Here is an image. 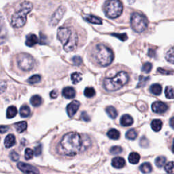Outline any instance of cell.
<instances>
[{
  "instance_id": "836d02e7",
  "label": "cell",
  "mask_w": 174,
  "mask_h": 174,
  "mask_svg": "<svg viewBox=\"0 0 174 174\" xmlns=\"http://www.w3.org/2000/svg\"><path fill=\"white\" fill-rule=\"evenodd\" d=\"M84 94L87 97H93L95 95V91L93 87H87L85 88Z\"/></svg>"
},
{
  "instance_id": "ab89813d",
  "label": "cell",
  "mask_w": 174,
  "mask_h": 174,
  "mask_svg": "<svg viewBox=\"0 0 174 174\" xmlns=\"http://www.w3.org/2000/svg\"><path fill=\"white\" fill-rule=\"evenodd\" d=\"M152 67H153V65H152V63H150L149 62L145 63L143 65V66H142L141 71L145 72V73H149L151 71Z\"/></svg>"
},
{
  "instance_id": "f5cc1de1",
  "label": "cell",
  "mask_w": 174,
  "mask_h": 174,
  "mask_svg": "<svg viewBox=\"0 0 174 174\" xmlns=\"http://www.w3.org/2000/svg\"><path fill=\"white\" fill-rule=\"evenodd\" d=\"M127 1L129 3V4H133V3L135 2V0H127Z\"/></svg>"
},
{
  "instance_id": "ffe728a7",
  "label": "cell",
  "mask_w": 174,
  "mask_h": 174,
  "mask_svg": "<svg viewBox=\"0 0 174 174\" xmlns=\"http://www.w3.org/2000/svg\"><path fill=\"white\" fill-rule=\"evenodd\" d=\"M31 104L33 107H39L41 106V104L42 103V99L38 95H33V97H31L30 99Z\"/></svg>"
},
{
  "instance_id": "484cf974",
  "label": "cell",
  "mask_w": 174,
  "mask_h": 174,
  "mask_svg": "<svg viewBox=\"0 0 174 174\" xmlns=\"http://www.w3.org/2000/svg\"><path fill=\"white\" fill-rule=\"evenodd\" d=\"M106 110L107 115L112 119H115L117 116H118V112H117V110H116L115 107H114L113 106L107 107Z\"/></svg>"
},
{
  "instance_id": "4316f807",
  "label": "cell",
  "mask_w": 174,
  "mask_h": 174,
  "mask_svg": "<svg viewBox=\"0 0 174 174\" xmlns=\"http://www.w3.org/2000/svg\"><path fill=\"white\" fill-rule=\"evenodd\" d=\"M140 160V154L137 153H131L129 155V161L132 164H137Z\"/></svg>"
},
{
  "instance_id": "3957f363",
  "label": "cell",
  "mask_w": 174,
  "mask_h": 174,
  "mask_svg": "<svg viewBox=\"0 0 174 174\" xmlns=\"http://www.w3.org/2000/svg\"><path fill=\"white\" fill-rule=\"evenodd\" d=\"M33 8V4L30 2H23L20 5L19 8L16 11L12 17L11 24L15 28L24 26L27 21V16Z\"/></svg>"
},
{
  "instance_id": "ee69618b",
  "label": "cell",
  "mask_w": 174,
  "mask_h": 174,
  "mask_svg": "<svg viewBox=\"0 0 174 174\" xmlns=\"http://www.w3.org/2000/svg\"><path fill=\"white\" fill-rule=\"evenodd\" d=\"M113 36H115L116 37H118V39L121 40V41H125L126 39H127V36L125 33H122V34H118V33H113L112 34Z\"/></svg>"
},
{
  "instance_id": "4fadbf2b",
  "label": "cell",
  "mask_w": 174,
  "mask_h": 174,
  "mask_svg": "<svg viewBox=\"0 0 174 174\" xmlns=\"http://www.w3.org/2000/svg\"><path fill=\"white\" fill-rule=\"evenodd\" d=\"M62 95L66 99H73L75 96V91L72 87H67L63 89Z\"/></svg>"
},
{
  "instance_id": "30bf717a",
  "label": "cell",
  "mask_w": 174,
  "mask_h": 174,
  "mask_svg": "<svg viewBox=\"0 0 174 174\" xmlns=\"http://www.w3.org/2000/svg\"><path fill=\"white\" fill-rule=\"evenodd\" d=\"M18 168L22 172L25 174H39V170L31 164L25 163H18L17 164Z\"/></svg>"
},
{
  "instance_id": "d4e9b609",
  "label": "cell",
  "mask_w": 174,
  "mask_h": 174,
  "mask_svg": "<svg viewBox=\"0 0 174 174\" xmlns=\"http://www.w3.org/2000/svg\"><path fill=\"white\" fill-rule=\"evenodd\" d=\"M107 136H108L109 138L112 139V140H118L120 137V132L116 129H110V130L107 132Z\"/></svg>"
},
{
  "instance_id": "74e56055",
  "label": "cell",
  "mask_w": 174,
  "mask_h": 174,
  "mask_svg": "<svg viewBox=\"0 0 174 174\" xmlns=\"http://www.w3.org/2000/svg\"><path fill=\"white\" fill-rule=\"evenodd\" d=\"M157 72H159L160 74H163V75H173L174 74V71L169 70V69H165L164 68H158Z\"/></svg>"
},
{
  "instance_id": "7c38bea8",
  "label": "cell",
  "mask_w": 174,
  "mask_h": 174,
  "mask_svg": "<svg viewBox=\"0 0 174 174\" xmlns=\"http://www.w3.org/2000/svg\"><path fill=\"white\" fill-rule=\"evenodd\" d=\"M80 103L78 101H73L70 103L68 104L66 110H67L69 117H72L75 114V113L77 112L79 107H80Z\"/></svg>"
},
{
  "instance_id": "f546056e",
  "label": "cell",
  "mask_w": 174,
  "mask_h": 174,
  "mask_svg": "<svg viewBox=\"0 0 174 174\" xmlns=\"http://www.w3.org/2000/svg\"><path fill=\"white\" fill-rule=\"evenodd\" d=\"M140 170L143 173H149L153 170V167L150 163H144L140 166Z\"/></svg>"
},
{
  "instance_id": "f6af8a7d",
  "label": "cell",
  "mask_w": 174,
  "mask_h": 174,
  "mask_svg": "<svg viewBox=\"0 0 174 174\" xmlns=\"http://www.w3.org/2000/svg\"><path fill=\"white\" fill-rule=\"evenodd\" d=\"M10 157L11 158V159L13 161H17L18 159H19V158H20L19 154H18L17 153V152H15V151L11 152V153L10 154Z\"/></svg>"
},
{
  "instance_id": "f1b7e54d",
  "label": "cell",
  "mask_w": 174,
  "mask_h": 174,
  "mask_svg": "<svg viewBox=\"0 0 174 174\" xmlns=\"http://www.w3.org/2000/svg\"><path fill=\"white\" fill-rule=\"evenodd\" d=\"M71 79H72V82L73 84H77L82 80V74L79 72L73 73L71 75Z\"/></svg>"
},
{
  "instance_id": "f907efd6",
  "label": "cell",
  "mask_w": 174,
  "mask_h": 174,
  "mask_svg": "<svg viewBox=\"0 0 174 174\" xmlns=\"http://www.w3.org/2000/svg\"><path fill=\"white\" fill-rule=\"evenodd\" d=\"M50 97L52 98V99H55V98H56L58 96V91L56 90H53L52 91L50 92Z\"/></svg>"
},
{
  "instance_id": "7402d4cb",
  "label": "cell",
  "mask_w": 174,
  "mask_h": 174,
  "mask_svg": "<svg viewBox=\"0 0 174 174\" xmlns=\"http://www.w3.org/2000/svg\"><path fill=\"white\" fill-rule=\"evenodd\" d=\"M150 92L155 95H159L162 93V87L159 84H154L150 88Z\"/></svg>"
},
{
  "instance_id": "d590c367",
  "label": "cell",
  "mask_w": 174,
  "mask_h": 174,
  "mask_svg": "<svg viewBox=\"0 0 174 174\" xmlns=\"http://www.w3.org/2000/svg\"><path fill=\"white\" fill-rule=\"evenodd\" d=\"M34 154V152L31 148H27L25 152V158L26 160H29L32 159Z\"/></svg>"
},
{
  "instance_id": "db71d44e",
  "label": "cell",
  "mask_w": 174,
  "mask_h": 174,
  "mask_svg": "<svg viewBox=\"0 0 174 174\" xmlns=\"http://www.w3.org/2000/svg\"><path fill=\"white\" fill-rule=\"evenodd\" d=\"M172 151H173V153H174V140H173V146H172Z\"/></svg>"
},
{
  "instance_id": "e575fe53",
  "label": "cell",
  "mask_w": 174,
  "mask_h": 174,
  "mask_svg": "<svg viewBox=\"0 0 174 174\" xmlns=\"http://www.w3.org/2000/svg\"><path fill=\"white\" fill-rule=\"evenodd\" d=\"M40 80H41V76L40 75H33L28 79L27 82L31 84H33L38 83Z\"/></svg>"
},
{
  "instance_id": "ac0fdd59",
  "label": "cell",
  "mask_w": 174,
  "mask_h": 174,
  "mask_svg": "<svg viewBox=\"0 0 174 174\" xmlns=\"http://www.w3.org/2000/svg\"><path fill=\"white\" fill-rule=\"evenodd\" d=\"M85 20L93 24H96V25H102V21L101 18H98L97 17H95L93 15H88L86 14L84 16Z\"/></svg>"
},
{
  "instance_id": "1f68e13d",
  "label": "cell",
  "mask_w": 174,
  "mask_h": 174,
  "mask_svg": "<svg viewBox=\"0 0 174 174\" xmlns=\"http://www.w3.org/2000/svg\"><path fill=\"white\" fill-rule=\"evenodd\" d=\"M166 161H167V159L165 157H163V156H160V157H158L156 159V160H155V164H156V165L158 167H163V165L165 164Z\"/></svg>"
},
{
  "instance_id": "f35d334b",
  "label": "cell",
  "mask_w": 174,
  "mask_h": 174,
  "mask_svg": "<svg viewBox=\"0 0 174 174\" xmlns=\"http://www.w3.org/2000/svg\"><path fill=\"white\" fill-rule=\"evenodd\" d=\"M149 79H150V77L140 76V82H139L138 85H137V88L144 87L145 84L147 83V82L149 80Z\"/></svg>"
},
{
  "instance_id": "d6a6232c",
  "label": "cell",
  "mask_w": 174,
  "mask_h": 174,
  "mask_svg": "<svg viewBox=\"0 0 174 174\" xmlns=\"http://www.w3.org/2000/svg\"><path fill=\"white\" fill-rule=\"evenodd\" d=\"M164 94L168 99H174V89L172 87H167L165 88Z\"/></svg>"
},
{
  "instance_id": "8fae6325",
  "label": "cell",
  "mask_w": 174,
  "mask_h": 174,
  "mask_svg": "<svg viewBox=\"0 0 174 174\" xmlns=\"http://www.w3.org/2000/svg\"><path fill=\"white\" fill-rule=\"evenodd\" d=\"M152 110L155 113L163 114L168 110V106L162 102H155L152 105Z\"/></svg>"
},
{
  "instance_id": "5b68a950",
  "label": "cell",
  "mask_w": 174,
  "mask_h": 174,
  "mask_svg": "<svg viewBox=\"0 0 174 174\" xmlns=\"http://www.w3.org/2000/svg\"><path fill=\"white\" fill-rule=\"evenodd\" d=\"M128 81L127 73L121 72L114 77L105 79L103 81V87L107 91H116L124 87Z\"/></svg>"
},
{
  "instance_id": "5bb4252c",
  "label": "cell",
  "mask_w": 174,
  "mask_h": 174,
  "mask_svg": "<svg viewBox=\"0 0 174 174\" xmlns=\"http://www.w3.org/2000/svg\"><path fill=\"white\" fill-rule=\"evenodd\" d=\"M112 166L116 169H121L125 165V160L122 157H117L114 158L112 160Z\"/></svg>"
},
{
  "instance_id": "bcb514c9",
  "label": "cell",
  "mask_w": 174,
  "mask_h": 174,
  "mask_svg": "<svg viewBox=\"0 0 174 174\" xmlns=\"http://www.w3.org/2000/svg\"><path fill=\"white\" fill-rule=\"evenodd\" d=\"M42 145H37V146L35 148V150H34V154L36 155V157H38L42 153Z\"/></svg>"
},
{
  "instance_id": "8d00e7d4",
  "label": "cell",
  "mask_w": 174,
  "mask_h": 174,
  "mask_svg": "<svg viewBox=\"0 0 174 174\" xmlns=\"http://www.w3.org/2000/svg\"><path fill=\"white\" fill-rule=\"evenodd\" d=\"M110 153L112 154H118L121 153L122 152V148L121 146H118V145H116V146H113L110 149Z\"/></svg>"
},
{
  "instance_id": "83f0119b",
  "label": "cell",
  "mask_w": 174,
  "mask_h": 174,
  "mask_svg": "<svg viewBox=\"0 0 174 174\" xmlns=\"http://www.w3.org/2000/svg\"><path fill=\"white\" fill-rule=\"evenodd\" d=\"M165 58L167 61L174 64V46L169 49L165 55Z\"/></svg>"
},
{
  "instance_id": "603a6c76",
  "label": "cell",
  "mask_w": 174,
  "mask_h": 174,
  "mask_svg": "<svg viewBox=\"0 0 174 174\" xmlns=\"http://www.w3.org/2000/svg\"><path fill=\"white\" fill-rule=\"evenodd\" d=\"M17 109L15 106H10L7 109V112H6V117L8 118H12L16 116L17 114Z\"/></svg>"
},
{
  "instance_id": "8992f818",
  "label": "cell",
  "mask_w": 174,
  "mask_h": 174,
  "mask_svg": "<svg viewBox=\"0 0 174 174\" xmlns=\"http://www.w3.org/2000/svg\"><path fill=\"white\" fill-rule=\"evenodd\" d=\"M122 4L120 0H107L104 6L106 15L110 18H118L122 14Z\"/></svg>"
},
{
  "instance_id": "e0dca14e",
  "label": "cell",
  "mask_w": 174,
  "mask_h": 174,
  "mask_svg": "<svg viewBox=\"0 0 174 174\" xmlns=\"http://www.w3.org/2000/svg\"><path fill=\"white\" fill-rule=\"evenodd\" d=\"M15 143H16V138L14 135L9 134L6 136V137L4 140V145L6 148H11L13 146Z\"/></svg>"
},
{
  "instance_id": "b9f144b4",
  "label": "cell",
  "mask_w": 174,
  "mask_h": 174,
  "mask_svg": "<svg viewBox=\"0 0 174 174\" xmlns=\"http://www.w3.org/2000/svg\"><path fill=\"white\" fill-rule=\"evenodd\" d=\"M174 169V163L173 162H169L168 163L165 164L164 165V170L167 173H172Z\"/></svg>"
},
{
  "instance_id": "6da1fadb",
  "label": "cell",
  "mask_w": 174,
  "mask_h": 174,
  "mask_svg": "<svg viewBox=\"0 0 174 174\" xmlns=\"http://www.w3.org/2000/svg\"><path fill=\"white\" fill-rule=\"evenodd\" d=\"M82 139L80 135L76 132H70L65 135L57 147L58 153L67 157L76 155L82 147Z\"/></svg>"
},
{
  "instance_id": "277c9868",
  "label": "cell",
  "mask_w": 174,
  "mask_h": 174,
  "mask_svg": "<svg viewBox=\"0 0 174 174\" xmlns=\"http://www.w3.org/2000/svg\"><path fill=\"white\" fill-rule=\"evenodd\" d=\"M93 55L95 61L103 67L108 66L114 60V54L112 50L103 44H98L95 46Z\"/></svg>"
},
{
  "instance_id": "9c48e42d",
  "label": "cell",
  "mask_w": 174,
  "mask_h": 174,
  "mask_svg": "<svg viewBox=\"0 0 174 174\" xmlns=\"http://www.w3.org/2000/svg\"><path fill=\"white\" fill-rule=\"evenodd\" d=\"M66 12V8L65 6H60V7L55 11V13L53 14L52 17L50 19V24L52 25V26H56L57 25L59 21L61 20V18H63L64 14Z\"/></svg>"
},
{
  "instance_id": "c3c4849f",
  "label": "cell",
  "mask_w": 174,
  "mask_h": 174,
  "mask_svg": "<svg viewBox=\"0 0 174 174\" xmlns=\"http://www.w3.org/2000/svg\"><path fill=\"white\" fill-rule=\"evenodd\" d=\"M6 87H7V85H6L5 82H0V93L4 92L5 90L6 89Z\"/></svg>"
},
{
  "instance_id": "816d5d0a",
  "label": "cell",
  "mask_w": 174,
  "mask_h": 174,
  "mask_svg": "<svg viewBox=\"0 0 174 174\" xmlns=\"http://www.w3.org/2000/svg\"><path fill=\"white\" fill-rule=\"evenodd\" d=\"M169 124H170L171 127L173 128L174 129V117H172V118L170 119Z\"/></svg>"
},
{
  "instance_id": "2e32d148",
  "label": "cell",
  "mask_w": 174,
  "mask_h": 174,
  "mask_svg": "<svg viewBox=\"0 0 174 174\" xmlns=\"http://www.w3.org/2000/svg\"><path fill=\"white\" fill-rule=\"evenodd\" d=\"M121 125L123 126H129L133 125V119L132 117L129 114H125L123 115L121 118Z\"/></svg>"
},
{
  "instance_id": "9a60e30c",
  "label": "cell",
  "mask_w": 174,
  "mask_h": 174,
  "mask_svg": "<svg viewBox=\"0 0 174 174\" xmlns=\"http://www.w3.org/2000/svg\"><path fill=\"white\" fill-rule=\"evenodd\" d=\"M38 38L35 34H29L26 37V42L25 44L29 47H33L38 43Z\"/></svg>"
},
{
  "instance_id": "7bdbcfd3",
  "label": "cell",
  "mask_w": 174,
  "mask_h": 174,
  "mask_svg": "<svg viewBox=\"0 0 174 174\" xmlns=\"http://www.w3.org/2000/svg\"><path fill=\"white\" fill-rule=\"evenodd\" d=\"M72 62H73V64H74V65L79 66V65H80L82 64V59H81L80 56H74L72 59Z\"/></svg>"
},
{
  "instance_id": "681fc988",
  "label": "cell",
  "mask_w": 174,
  "mask_h": 174,
  "mask_svg": "<svg viewBox=\"0 0 174 174\" xmlns=\"http://www.w3.org/2000/svg\"><path fill=\"white\" fill-rule=\"evenodd\" d=\"M9 130V126L6 125L0 126V133H5Z\"/></svg>"
},
{
  "instance_id": "ba28073f",
  "label": "cell",
  "mask_w": 174,
  "mask_h": 174,
  "mask_svg": "<svg viewBox=\"0 0 174 174\" xmlns=\"http://www.w3.org/2000/svg\"><path fill=\"white\" fill-rule=\"evenodd\" d=\"M18 67L23 71H29L35 65V60L32 56L27 53H21L17 57Z\"/></svg>"
},
{
  "instance_id": "7a4b0ae2",
  "label": "cell",
  "mask_w": 174,
  "mask_h": 174,
  "mask_svg": "<svg viewBox=\"0 0 174 174\" xmlns=\"http://www.w3.org/2000/svg\"><path fill=\"white\" fill-rule=\"evenodd\" d=\"M57 38L63 45L66 52H71L76 48L78 37L76 33L69 27H59L57 31Z\"/></svg>"
},
{
  "instance_id": "cb8c5ba5",
  "label": "cell",
  "mask_w": 174,
  "mask_h": 174,
  "mask_svg": "<svg viewBox=\"0 0 174 174\" xmlns=\"http://www.w3.org/2000/svg\"><path fill=\"white\" fill-rule=\"evenodd\" d=\"M31 114V110L29 107L26 105L21 106L20 108V115L22 118H27Z\"/></svg>"
},
{
  "instance_id": "d6986e66",
  "label": "cell",
  "mask_w": 174,
  "mask_h": 174,
  "mask_svg": "<svg viewBox=\"0 0 174 174\" xmlns=\"http://www.w3.org/2000/svg\"><path fill=\"white\" fill-rule=\"evenodd\" d=\"M163 126V122L159 119H154L151 122V127L155 132L160 131Z\"/></svg>"
},
{
  "instance_id": "52a82bcc",
  "label": "cell",
  "mask_w": 174,
  "mask_h": 174,
  "mask_svg": "<svg viewBox=\"0 0 174 174\" xmlns=\"http://www.w3.org/2000/svg\"><path fill=\"white\" fill-rule=\"evenodd\" d=\"M131 25L135 32H143L148 27L147 18L142 14L133 13L131 17Z\"/></svg>"
},
{
  "instance_id": "60d3db41",
  "label": "cell",
  "mask_w": 174,
  "mask_h": 174,
  "mask_svg": "<svg viewBox=\"0 0 174 174\" xmlns=\"http://www.w3.org/2000/svg\"><path fill=\"white\" fill-rule=\"evenodd\" d=\"M6 40V31L0 27V45L4 44Z\"/></svg>"
},
{
  "instance_id": "7dc6e473",
  "label": "cell",
  "mask_w": 174,
  "mask_h": 174,
  "mask_svg": "<svg viewBox=\"0 0 174 174\" xmlns=\"http://www.w3.org/2000/svg\"><path fill=\"white\" fill-rule=\"evenodd\" d=\"M81 118L84 121L88 122L90 121V117L88 115V114L86 112H82L81 114Z\"/></svg>"
},
{
  "instance_id": "44dd1931",
  "label": "cell",
  "mask_w": 174,
  "mask_h": 174,
  "mask_svg": "<svg viewBox=\"0 0 174 174\" xmlns=\"http://www.w3.org/2000/svg\"><path fill=\"white\" fill-rule=\"evenodd\" d=\"M14 127L17 129V131L21 133L24 132L27 128V123L25 121L18 122L14 124Z\"/></svg>"
},
{
  "instance_id": "4dcf8cb0",
  "label": "cell",
  "mask_w": 174,
  "mask_h": 174,
  "mask_svg": "<svg viewBox=\"0 0 174 174\" xmlns=\"http://www.w3.org/2000/svg\"><path fill=\"white\" fill-rule=\"evenodd\" d=\"M137 133L133 129H130V130H129L126 133V137L127 138L128 140H135L136 137H137Z\"/></svg>"
}]
</instances>
